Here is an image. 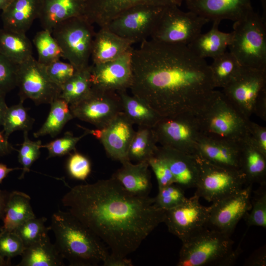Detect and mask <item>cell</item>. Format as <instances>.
<instances>
[{
	"instance_id": "cell-10",
	"label": "cell",
	"mask_w": 266,
	"mask_h": 266,
	"mask_svg": "<svg viewBox=\"0 0 266 266\" xmlns=\"http://www.w3.org/2000/svg\"><path fill=\"white\" fill-rule=\"evenodd\" d=\"M200 173L195 195L214 202L240 190L246 184L239 169L214 165L198 156Z\"/></svg>"
},
{
	"instance_id": "cell-28",
	"label": "cell",
	"mask_w": 266,
	"mask_h": 266,
	"mask_svg": "<svg viewBox=\"0 0 266 266\" xmlns=\"http://www.w3.org/2000/svg\"><path fill=\"white\" fill-rule=\"evenodd\" d=\"M219 22H213L211 29L206 33H200L187 46L200 58L214 59L226 51L232 37L231 33L219 30Z\"/></svg>"
},
{
	"instance_id": "cell-42",
	"label": "cell",
	"mask_w": 266,
	"mask_h": 266,
	"mask_svg": "<svg viewBox=\"0 0 266 266\" xmlns=\"http://www.w3.org/2000/svg\"><path fill=\"white\" fill-rule=\"evenodd\" d=\"M41 146L40 140H31L28 137V131H24V141L18 155V162L22 166V172L19 179L24 178L26 173L30 171L33 164L39 157Z\"/></svg>"
},
{
	"instance_id": "cell-21",
	"label": "cell",
	"mask_w": 266,
	"mask_h": 266,
	"mask_svg": "<svg viewBox=\"0 0 266 266\" xmlns=\"http://www.w3.org/2000/svg\"><path fill=\"white\" fill-rule=\"evenodd\" d=\"M155 155L167 164L175 183L184 190L196 187L200 173L198 156L162 146L158 147Z\"/></svg>"
},
{
	"instance_id": "cell-13",
	"label": "cell",
	"mask_w": 266,
	"mask_h": 266,
	"mask_svg": "<svg viewBox=\"0 0 266 266\" xmlns=\"http://www.w3.org/2000/svg\"><path fill=\"white\" fill-rule=\"evenodd\" d=\"M16 87L20 101L32 100L36 105L50 104L60 98L61 89L47 77L40 64L33 56L18 65Z\"/></svg>"
},
{
	"instance_id": "cell-4",
	"label": "cell",
	"mask_w": 266,
	"mask_h": 266,
	"mask_svg": "<svg viewBox=\"0 0 266 266\" xmlns=\"http://www.w3.org/2000/svg\"><path fill=\"white\" fill-rule=\"evenodd\" d=\"M182 243L178 266H232L241 253L230 236L207 227Z\"/></svg>"
},
{
	"instance_id": "cell-47",
	"label": "cell",
	"mask_w": 266,
	"mask_h": 266,
	"mask_svg": "<svg viewBox=\"0 0 266 266\" xmlns=\"http://www.w3.org/2000/svg\"><path fill=\"white\" fill-rule=\"evenodd\" d=\"M67 170L73 178L84 180L91 172V164L86 156L75 151L68 159Z\"/></svg>"
},
{
	"instance_id": "cell-8",
	"label": "cell",
	"mask_w": 266,
	"mask_h": 266,
	"mask_svg": "<svg viewBox=\"0 0 266 266\" xmlns=\"http://www.w3.org/2000/svg\"><path fill=\"white\" fill-rule=\"evenodd\" d=\"M179 7L174 5L164 8L150 36L151 39L166 43L188 45L209 22L190 10L183 11Z\"/></svg>"
},
{
	"instance_id": "cell-1",
	"label": "cell",
	"mask_w": 266,
	"mask_h": 266,
	"mask_svg": "<svg viewBox=\"0 0 266 266\" xmlns=\"http://www.w3.org/2000/svg\"><path fill=\"white\" fill-rule=\"evenodd\" d=\"M132 66L133 95L163 117L196 114L215 89L209 65L186 45L145 40Z\"/></svg>"
},
{
	"instance_id": "cell-14",
	"label": "cell",
	"mask_w": 266,
	"mask_h": 266,
	"mask_svg": "<svg viewBox=\"0 0 266 266\" xmlns=\"http://www.w3.org/2000/svg\"><path fill=\"white\" fill-rule=\"evenodd\" d=\"M252 184L224 198L208 207L207 228L230 236L237 223L251 208Z\"/></svg>"
},
{
	"instance_id": "cell-55",
	"label": "cell",
	"mask_w": 266,
	"mask_h": 266,
	"mask_svg": "<svg viewBox=\"0 0 266 266\" xmlns=\"http://www.w3.org/2000/svg\"><path fill=\"white\" fill-rule=\"evenodd\" d=\"M9 194L6 191L0 190V219L3 216Z\"/></svg>"
},
{
	"instance_id": "cell-12",
	"label": "cell",
	"mask_w": 266,
	"mask_h": 266,
	"mask_svg": "<svg viewBox=\"0 0 266 266\" xmlns=\"http://www.w3.org/2000/svg\"><path fill=\"white\" fill-rule=\"evenodd\" d=\"M265 90L266 70L243 67L222 92L235 108L250 120L258 98Z\"/></svg>"
},
{
	"instance_id": "cell-18",
	"label": "cell",
	"mask_w": 266,
	"mask_h": 266,
	"mask_svg": "<svg viewBox=\"0 0 266 266\" xmlns=\"http://www.w3.org/2000/svg\"><path fill=\"white\" fill-rule=\"evenodd\" d=\"M133 125L122 112L105 128L85 132L100 141L110 158L122 164L129 161L128 151L135 132Z\"/></svg>"
},
{
	"instance_id": "cell-27",
	"label": "cell",
	"mask_w": 266,
	"mask_h": 266,
	"mask_svg": "<svg viewBox=\"0 0 266 266\" xmlns=\"http://www.w3.org/2000/svg\"><path fill=\"white\" fill-rule=\"evenodd\" d=\"M86 0H42L39 20L43 30L51 33L59 23L83 16Z\"/></svg>"
},
{
	"instance_id": "cell-15",
	"label": "cell",
	"mask_w": 266,
	"mask_h": 266,
	"mask_svg": "<svg viewBox=\"0 0 266 266\" xmlns=\"http://www.w3.org/2000/svg\"><path fill=\"white\" fill-rule=\"evenodd\" d=\"M165 7H135L119 15L104 27L134 43L141 42L150 37Z\"/></svg>"
},
{
	"instance_id": "cell-11",
	"label": "cell",
	"mask_w": 266,
	"mask_h": 266,
	"mask_svg": "<svg viewBox=\"0 0 266 266\" xmlns=\"http://www.w3.org/2000/svg\"><path fill=\"white\" fill-rule=\"evenodd\" d=\"M69 105L74 118L90 123L98 129L106 127L123 112L117 92L93 87L86 97Z\"/></svg>"
},
{
	"instance_id": "cell-49",
	"label": "cell",
	"mask_w": 266,
	"mask_h": 266,
	"mask_svg": "<svg viewBox=\"0 0 266 266\" xmlns=\"http://www.w3.org/2000/svg\"><path fill=\"white\" fill-rule=\"evenodd\" d=\"M249 134L260 150L266 156V128L249 120Z\"/></svg>"
},
{
	"instance_id": "cell-56",
	"label": "cell",
	"mask_w": 266,
	"mask_h": 266,
	"mask_svg": "<svg viewBox=\"0 0 266 266\" xmlns=\"http://www.w3.org/2000/svg\"><path fill=\"white\" fill-rule=\"evenodd\" d=\"M22 169V168L15 167L9 168L6 165L0 163V183H1L2 180L7 176V175L11 171Z\"/></svg>"
},
{
	"instance_id": "cell-32",
	"label": "cell",
	"mask_w": 266,
	"mask_h": 266,
	"mask_svg": "<svg viewBox=\"0 0 266 266\" xmlns=\"http://www.w3.org/2000/svg\"><path fill=\"white\" fill-rule=\"evenodd\" d=\"M0 52L19 65L32 58V44L25 33L0 28Z\"/></svg>"
},
{
	"instance_id": "cell-6",
	"label": "cell",
	"mask_w": 266,
	"mask_h": 266,
	"mask_svg": "<svg viewBox=\"0 0 266 266\" xmlns=\"http://www.w3.org/2000/svg\"><path fill=\"white\" fill-rule=\"evenodd\" d=\"M228 47L244 67L266 70V29L264 18L254 10L234 22Z\"/></svg>"
},
{
	"instance_id": "cell-5",
	"label": "cell",
	"mask_w": 266,
	"mask_h": 266,
	"mask_svg": "<svg viewBox=\"0 0 266 266\" xmlns=\"http://www.w3.org/2000/svg\"><path fill=\"white\" fill-rule=\"evenodd\" d=\"M195 115L204 135L240 142L249 134L250 120L235 108L222 92L214 90Z\"/></svg>"
},
{
	"instance_id": "cell-26",
	"label": "cell",
	"mask_w": 266,
	"mask_h": 266,
	"mask_svg": "<svg viewBox=\"0 0 266 266\" xmlns=\"http://www.w3.org/2000/svg\"><path fill=\"white\" fill-rule=\"evenodd\" d=\"M239 169L246 184L266 182V156L248 134L240 143Z\"/></svg>"
},
{
	"instance_id": "cell-44",
	"label": "cell",
	"mask_w": 266,
	"mask_h": 266,
	"mask_svg": "<svg viewBox=\"0 0 266 266\" xmlns=\"http://www.w3.org/2000/svg\"><path fill=\"white\" fill-rule=\"evenodd\" d=\"M40 65L48 79L60 89L77 70L70 63L60 60L46 65Z\"/></svg>"
},
{
	"instance_id": "cell-48",
	"label": "cell",
	"mask_w": 266,
	"mask_h": 266,
	"mask_svg": "<svg viewBox=\"0 0 266 266\" xmlns=\"http://www.w3.org/2000/svg\"><path fill=\"white\" fill-rule=\"evenodd\" d=\"M148 163L156 176L158 189L175 183L174 177L164 160L155 155L148 161Z\"/></svg>"
},
{
	"instance_id": "cell-37",
	"label": "cell",
	"mask_w": 266,
	"mask_h": 266,
	"mask_svg": "<svg viewBox=\"0 0 266 266\" xmlns=\"http://www.w3.org/2000/svg\"><path fill=\"white\" fill-rule=\"evenodd\" d=\"M34 120L28 112L23 102L8 107L4 117L3 133L8 140L10 135L16 131H29L32 129Z\"/></svg>"
},
{
	"instance_id": "cell-36",
	"label": "cell",
	"mask_w": 266,
	"mask_h": 266,
	"mask_svg": "<svg viewBox=\"0 0 266 266\" xmlns=\"http://www.w3.org/2000/svg\"><path fill=\"white\" fill-rule=\"evenodd\" d=\"M90 71L91 65L77 70L61 88L60 98L70 105L86 97L92 89Z\"/></svg>"
},
{
	"instance_id": "cell-19",
	"label": "cell",
	"mask_w": 266,
	"mask_h": 266,
	"mask_svg": "<svg viewBox=\"0 0 266 266\" xmlns=\"http://www.w3.org/2000/svg\"><path fill=\"white\" fill-rule=\"evenodd\" d=\"M183 0H86L83 16L93 25L104 27L114 18L140 6H180Z\"/></svg>"
},
{
	"instance_id": "cell-52",
	"label": "cell",
	"mask_w": 266,
	"mask_h": 266,
	"mask_svg": "<svg viewBox=\"0 0 266 266\" xmlns=\"http://www.w3.org/2000/svg\"><path fill=\"white\" fill-rule=\"evenodd\" d=\"M254 114L264 121L266 120V90L261 94L254 108Z\"/></svg>"
},
{
	"instance_id": "cell-43",
	"label": "cell",
	"mask_w": 266,
	"mask_h": 266,
	"mask_svg": "<svg viewBox=\"0 0 266 266\" xmlns=\"http://www.w3.org/2000/svg\"><path fill=\"white\" fill-rule=\"evenodd\" d=\"M158 189L154 203L158 208L165 211L180 205L187 199L184 189L176 183Z\"/></svg>"
},
{
	"instance_id": "cell-2",
	"label": "cell",
	"mask_w": 266,
	"mask_h": 266,
	"mask_svg": "<svg viewBox=\"0 0 266 266\" xmlns=\"http://www.w3.org/2000/svg\"><path fill=\"white\" fill-rule=\"evenodd\" d=\"M154 198L127 192L115 178L78 185L70 188L62 203L96 235L111 254L126 257L164 222L165 210Z\"/></svg>"
},
{
	"instance_id": "cell-41",
	"label": "cell",
	"mask_w": 266,
	"mask_h": 266,
	"mask_svg": "<svg viewBox=\"0 0 266 266\" xmlns=\"http://www.w3.org/2000/svg\"><path fill=\"white\" fill-rule=\"evenodd\" d=\"M26 247L14 232H0V266H9L11 259L21 256Z\"/></svg>"
},
{
	"instance_id": "cell-33",
	"label": "cell",
	"mask_w": 266,
	"mask_h": 266,
	"mask_svg": "<svg viewBox=\"0 0 266 266\" xmlns=\"http://www.w3.org/2000/svg\"><path fill=\"white\" fill-rule=\"evenodd\" d=\"M156 136L152 128L138 127L131 142L128 151L130 161L148 162L155 156L158 148Z\"/></svg>"
},
{
	"instance_id": "cell-57",
	"label": "cell",
	"mask_w": 266,
	"mask_h": 266,
	"mask_svg": "<svg viewBox=\"0 0 266 266\" xmlns=\"http://www.w3.org/2000/svg\"><path fill=\"white\" fill-rule=\"evenodd\" d=\"M12 0H0V10L5 8Z\"/></svg>"
},
{
	"instance_id": "cell-38",
	"label": "cell",
	"mask_w": 266,
	"mask_h": 266,
	"mask_svg": "<svg viewBox=\"0 0 266 266\" xmlns=\"http://www.w3.org/2000/svg\"><path fill=\"white\" fill-rule=\"evenodd\" d=\"M33 42L38 54L37 62L46 65L62 58V50L52 33L42 30L34 36Z\"/></svg>"
},
{
	"instance_id": "cell-35",
	"label": "cell",
	"mask_w": 266,
	"mask_h": 266,
	"mask_svg": "<svg viewBox=\"0 0 266 266\" xmlns=\"http://www.w3.org/2000/svg\"><path fill=\"white\" fill-rule=\"evenodd\" d=\"M209 65L215 88H224L240 72L243 66L230 52L213 59Z\"/></svg>"
},
{
	"instance_id": "cell-17",
	"label": "cell",
	"mask_w": 266,
	"mask_h": 266,
	"mask_svg": "<svg viewBox=\"0 0 266 266\" xmlns=\"http://www.w3.org/2000/svg\"><path fill=\"white\" fill-rule=\"evenodd\" d=\"M133 49L115 60L91 65L92 87L116 92L130 89L133 80Z\"/></svg>"
},
{
	"instance_id": "cell-7",
	"label": "cell",
	"mask_w": 266,
	"mask_h": 266,
	"mask_svg": "<svg viewBox=\"0 0 266 266\" xmlns=\"http://www.w3.org/2000/svg\"><path fill=\"white\" fill-rule=\"evenodd\" d=\"M52 34L58 43L62 58L76 69L88 67L96 32L84 16L72 17L57 24Z\"/></svg>"
},
{
	"instance_id": "cell-51",
	"label": "cell",
	"mask_w": 266,
	"mask_h": 266,
	"mask_svg": "<svg viewBox=\"0 0 266 266\" xmlns=\"http://www.w3.org/2000/svg\"><path fill=\"white\" fill-rule=\"evenodd\" d=\"M104 266H133L131 259L126 257L116 256L109 253L102 262Z\"/></svg>"
},
{
	"instance_id": "cell-24",
	"label": "cell",
	"mask_w": 266,
	"mask_h": 266,
	"mask_svg": "<svg viewBox=\"0 0 266 266\" xmlns=\"http://www.w3.org/2000/svg\"><path fill=\"white\" fill-rule=\"evenodd\" d=\"M133 43L106 27L100 28L95 33L93 41L91 55L93 64L103 63L120 57L133 49Z\"/></svg>"
},
{
	"instance_id": "cell-54",
	"label": "cell",
	"mask_w": 266,
	"mask_h": 266,
	"mask_svg": "<svg viewBox=\"0 0 266 266\" xmlns=\"http://www.w3.org/2000/svg\"><path fill=\"white\" fill-rule=\"evenodd\" d=\"M6 94L0 92V126L2 125L4 117L8 106L5 100Z\"/></svg>"
},
{
	"instance_id": "cell-45",
	"label": "cell",
	"mask_w": 266,
	"mask_h": 266,
	"mask_svg": "<svg viewBox=\"0 0 266 266\" xmlns=\"http://www.w3.org/2000/svg\"><path fill=\"white\" fill-rule=\"evenodd\" d=\"M88 133H84L79 136H74L70 132H66L64 136L57 138L47 144L42 145V148H46L48 152L47 159L60 157L69 154L71 151H75V146L78 141Z\"/></svg>"
},
{
	"instance_id": "cell-22",
	"label": "cell",
	"mask_w": 266,
	"mask_h": 266,
	"mask_svg": "<svg viewBox=\"0 0 266 266\" xmlns=\"http://www.w3.org/2000/svg\"><path fill=\"white\" fill-rule=\"evenodd\" d=\"M240 143L201 133L197 143V156L219 166L239 169Z\"/></svg>"
},
{
	"instance_id": "cell-46",
	"label": "cell",
	"mask_w": 266,
	"mask_h": 266,
	"mask_svg": "<svg viewBox=\"0 0 266 266\" xmlns=\"http://www.w3.org/2000/svg\"><path fill=\"white\" fill-rule=\"evenodd\" d=\"M17 66L0 52V92L6 94L16 87Z\"/></svg>"
},
{
	"instance_id": "cell-40",
	"label": "cell",
	"mask_w": 266,
	"mask_h": 266,
	"mask_svg": "<svg viewBox=\"0 0 266 266\" xmlns=\"http://www.w3.org/2000/svg\"><path fill=\"white\" fill-rule=\"evenodd\" d=\"M46 220L44 217L35 216L25 222L13 232L20 237L26 247L48 235L50 228L45 226Z\"/></svg>"
},
{
	"instance_id": "cell-50",
	"label": "cell",
	"mask_w": 266,
	"mask_h": 266,
	"mask_svg": "<svg viewBox=\"0 0 266 266\" xmlns=\"http://www.w3.org/2000/svg\"><path fill=\"white\" fill-rule=\"evenodd\" d=\"M247 266H265L266 265V248L264 245L255 250L244 263Z\"/></svg>"
},
{
	"instance_id": "cell-25",
	"label": "cell",
	"mask_w": 266,
	"mask_h": 266,
	"mask_svg": "<svg viewBox=\"0 0 266 266\" xmlns=\"http://www.w3.org/2000/svg\"><path fill=\"white\" fill-rule=\"evenodd\" d=\"M111 177L116 179L129 193L139 197H148L152 189L151 173L148 162L122 164Z\"/></svg>"
},
{
	"instance_id": "cell-30",
	"label": "cell",
	"mask_w": 266,
	"mask_h": 266,
	"mask_svg": "<svg viewBox=\"0 0 266 266\" xmlns=\"http://www.w3.org/2000/svg\"><path fill=\"white\" fill-rule=\"evenodd\" d=\"M17 266H63L64 259L48 235L26 247Z\"/></svg>"
},
{
	"instance_id": "cell-39",
	"label": "cell",
	"mask_w": 266,
	"mask_h": 266,
	"mask_svg": "<svg viewBox=\"0 0 266 266\" xmlns=\"http://www.w3.org/2000/svg\"><path fill=\"white\" fill-rule=\"evenodd\" d=\"M253 191L251 198V208L243 216L248 227L266 228V182L260 184Z\"/></svg>"
},
{
	"instance_id": "cell-53",
	"label": "cell",
	"mask_w": 266,
	"mask_h": 266,
	"mask_svg": "<svg viewBox=\"0 0 266 266\" xmlns=\"http://www.w3.org/2000/svg\"><path fill=\"white\" fill-rule=\"evenodd\" d=\"M13 149L14 148L5 139L3 133L0 132V157L8 155Z\"/></svg>"
},
{
	"instance_id": "cell-16",
	"label": "cell",
	"mask_w": 266,
	"mask_h": 266,
	"mask_svg": "<svg viewBox=\"0 0 266 266\" xmlns=\"http://www.w3.org/2000/svg\"><path fill=\"white\" fill-rule=\"evenodd\" d=\"M199 199L194 195L180 205L165 211L163 222L182 242L207 227L209 208L201 205Z\"/></svg>"
},
{
	"instance_id": "cell-3",
	"label": "cell",
	"mask_w": 266,
	"mask_h": 266,
	"mask_svg": "<svg viewBox=\"0 0 266 266\" xmlns=\"http://www.w3.org/2000/svg\"><path fill=\"white\" fill-rule=\"evenodd\" d=\"M50 228L55 234V245L69 266H97L109 253L101 240L69 211L54 213Z\"/></svg>"
},
{
	"instance_id": "cell-29",
	"label": "cell",
	"mask_w": 266,
	"mask_h": 266,
	"mask_svg": "<svg viewBox=\"0 0 266 266\" xmlns=\"http://www.w3.org/2000/svg\"><path fill=\"white\" fill-rule=\"evenodd\" d=\"M30 197L20 191L9 194L0 232H13L29 219L35 217L30 203Z\"/></svg>"
},
{
	"instance_id": "cell-23",
	"label": "cell",
	"mask_w": 266,
	"mask_h": 266,
	"mask_svg": "<svg viewBox=\"0 0 266 266\" xmlns=\"http://www.w3.org/2000/svg\"><path fill=\"white\" fill-rule=\"evenodd\" d=\"M42 0H12L2 10L0 18L3 29L26 33L36 19H38Z\"/></svg>"
},
{
	"instance_id": "cell-20",
	"label": "cell",
	"mask_w": 266,
	"mask_h": 266,
	"mask_svg": "<svg viewBox=\"0 0 266 266\" xmlns=\"http://www.w3.org/2000/svg\"><path fill=\"white\" fill-rule=\"evenodd\" d=\"M189 10L212 22H233L253 10L251 0H183Z\"/></svg>"
},
{
	"instance_id": "cell-31",
	"label": "cell",
	"mask_w": 266,
	"mask_h": 266,
	"mask_svg": "<svg viewBox=\"0 0 266 266\" xmlns=\"http://www.w3.org/2000/svg\"><path fill=\"white\" fill-rule=\"evenodd\" d=\"M117 92L121 101L123 113L133 124L152 128L162 117L139 98L128 95L126 91Z\"/></svg>"
},
{
	"instance_id": "cell-34",
	"label": "cell",
	"mask_w": 266,
	"mask_h": 266,
	"mask_svg": "<svg viewBox=\"0 0 266 266\" xmlns=\"http://www.w3.org/2000/svg\"><path fill=\"white\" fill-rule=\"evenodd\" d=\"M48 115L41 128L33 133L35 138L49 135L53 137L57 135L65 125L74 118L69 108V104L59 98L50 104Z\"/></svg>"
},
{
	"instance_id": "cell-9",
	"label": "cell",
	"mask_w": 266,
	"mask_h": 266,
	"mask_svg": "<svg viewBox=\"0 0 266 266\" xmlns=\"http://www.w3.org/2000/svg\"><path fill=\"white\" fill-rule=\"evenodd\" d=\"M152 128L162 146L197 156V143L201 132L194 113L162 117Z\"/></svg>"
}]
</instances>
